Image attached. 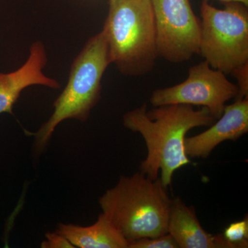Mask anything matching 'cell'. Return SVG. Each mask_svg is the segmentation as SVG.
I'll list each match as a JSON object with an SVG mask.
<instances>
[{
	"mask_svg": "<svg viewBox=\"0 0 248 248\" xmlns=\"http://www.w3.org/2000/svg\"><path fill=\"white\" fill-rule=\"evenodd\" d=\"M216 119L207 108L196 110L192 106L170 104L148 110L146 104L126 112L124 127L140 133L146 142L148 155L140 166V172L152 179L161 172L163 185H171L174 172L190 164L186 154L184 141L191 129L209 126Z\"/></svg>",
	"mask_w": 248,
	"mask_h": 248,
	"instance_id": "obj_1",
	"label": "cell"
},
{
	"mask_svg": "<svg viewBox=\"0 0 248 248\" xmlns=\"http://www.w3.org/2000/svg\"><path fill=\"white\" fill-rule=\"evenodd\" d=\"M160 177L152 180L141 172L121 176L99 198L102 213L130 243L167 234L171 199Z\"/></svg>",
	"mask_w": 248,
	"mask_h": 248,
	"instance_id": "obj_2",
	"label": "cell"
},
{
	"mask_svg": "<svg viewBox=\"0 0 248 248\" xmlns=\"http://www.w3.org/2000/svg\"><path fill=\"white\" fill-rule=\"evenodd\" d=\"M111 63L108 46L101 31L88 41L72 64L66 87L54 103L53 113L36 133L34 158L46 150L59 124L66 120L86 122L101 97L102 79Z\"/></svg>",
	"mask_w": 248,
	"mask_h": 248,
	"instance_id": "obj_3",
	"label": "cell"
},
{
	"mask_svg": "<svg viewBox=\"0 0 248 248\" xmlns=\"http://www.w3.org/2000/svg\"><path fill=\"white\" fill-rule=\"evenodd\" d=\"M102 31L111 63L121 73L138 76L152 71L158 55L151 0H110Z\"/></svg>",
	"mask_w": 248,
	"mask_h": 248,
	"instance_id": "obj_4",
	"label": "cell"
},
{
	"mask_svg": "<svg viewBox=\"0 0 248 248\" xmlns=\"http://www.w3.org/2000/svg\"><path fill=\"white\" fill-rule=\"evenodd\" d=\"M201 16L199 54L210 67L228 75L248 64L247 6L228 2L224 9H218L203 0Z\"/></svg>",
	"mask_w": 248,
	"mask_h": 248,
	"instance_id": "obj_5",
	"label": "cell"
},
{
	"mask_svg": "<svg viewBox=\"0 0 248 248\" xmlns=\"http://www.w3.org/2000/svg\"><path fill=\"white\" fill-rule=\"evenodd\" d=\"M238 94L236 85L227 79L224 73L204 61L191 67L184 82L153 91L150 102L154 107L170 104L200 106L207 108L218 120L226 102L236 98Z\"/></svg>",
	"mask_w": 248,
	"mask_h": 248,
	"instance_id": "obj_6",
	"label": "cell"
},
{
	"mask_svg": "<svg viewBox=\"0 0 248 248\" xmlns=\"http://www.w3.org/2000/svg\"><path fill=\"white\" fill-rule=\"evenodd\" d=\"M151 1L158 56L172 63H182L199 54L201 22L189 0Z\"/></svg>",
	"mask_w": 248,
	"mask_h": 248,
	"instance_id": "obj_7",
	"label": "cell"
},
{
	"mask_svg": "<svg viewBox=\"0 0 248 248\" xmlns=\"http://www.w3.org/2000/svg\"><path fill=\"white\" fill-rule=\"evenodd\" d=\"M248 132V98L226 106L217 123L203 133L186 138L184 148L190 158H206L222 142L236 141Z\"/></svg>",
	"mask_w": 248,
	"mask_h": 248,
	"instance_id": "obj_8",
	"label": "cell"
},
{
	"mask_svg": "<svg viewBox=\"0 0 248 248\" xmlns=\"http://www.w3.org/2000/svg\"><path fill=\"white\" fill-rule=\"evenodd\" d=\"M46 63L45 46L38 41L31 46L30 55L22 67L12 73H0V114L12 115L14 104L29 86L42 85L52 89L60 88L58 81L43 74L42 70Z\"/></svg>",
	"mask_w": 248,
	"mask_h": 248,
	"instance_id": "obj_9",
	"label": "cell"
},
{
	"mask_svg": "<svg viewBox=\"0 0 248 248\" xmlns=\"http://www.w3.org/2000/svg\"><path fill=\"white\" fill-rule=\"evenodd\" d=\"M168 233L179 248H234L223 234L214 236L207 232L201 226L195 209L179 197L171 200Z\"/></svg>",
	"mask_w": 248,
	"mask_h": 248,
	"instance_id": "obj_10",
	"label": "cell"
},
{
	"mask_svg": "<svg viewBox=\"0 0 248 248\" xmlns=\"http://www.w3.org/2000/svg\"><path fill=\"white\" fill-rule=\"evenodd\" d=\"M57 232L63 234L75 248H128L129 243L106 215H99L89 226L60 223Z\"/></svg>",
	"mask_w": 248,
	"mask_h": 248,
	"instance_id": "obj_11",
	"label": "cell"
},
{
	"mask_svg": "<svg viewBox=\"0 0 248 248\" xmlns=\"http://www.w3.org/2000/svg\"><path fill=\"white\" fill-rule=\"evenodd\" d=\"M225 239L234 248L248 247V218L231 223L223 232Z\"/></svg>",
	"mask_w": 248,
	"mask_h": 248,
	"instance_id": "obj_12",
	"label": "cell"
},
{
	"mask_svg": "<svg viewBox=\"0 0 248 248\" xmlns=\"http://www.w3.org/2000/svg\"><path fill=\"white\" fill-rule=\"evenodd\" d=\"M128 248H179V246L170 234L156 237L142 238L130 243Z\"/></svg>",
	"mask_w": 248,
	"mask_h": 248,
	"instance_id": "obj_13",
	"label": "cell"
},
{
	"mask_svg": "<svg viewBox=\"0 0 248 248\" xmlns=\"http://www.w3.org/2000/svg\"><path fill=\"white\" fill-rule=\"evenodd\" d=\"M42 248H75L69 241L58 232H47L41 244Z\"/></svg>",
	"mask_w": 248,
	"mask_h": 248,
	"instance_id": "obj_14",
	"label": "cell"
},
{
	"mask_svg": "<svg viewBox=\"0 0 248 248\" xmlns=\"http://www.w3.org/2000/svg\"><path fill=\"white\" fill-rule=\"evenodd\" d=\"M238 81L239 94L237 99H242L248 97V63L238 68L232 73Z\"/></svg>",
	"mask_w": 248,
	"mask_h": 248,
	"instance_id": "obj_15",
	"label": "cell"
},
{
	"mask_svg": "<svg viewBox=\"0 0 248 248\" xmlns=\"http://www.w3.org/2000/svg\"><path fill=\"white\" fill-rule=\"evenodd\" d=\"M220 1H223V2H239L241 4L245 5V6H248V0H220Z\"/></svg>",
	"mask_w": 248,
	"mask_h": 248,
	"instance_id": "obj_16",
	"label": "cell"
}]
</instances>
